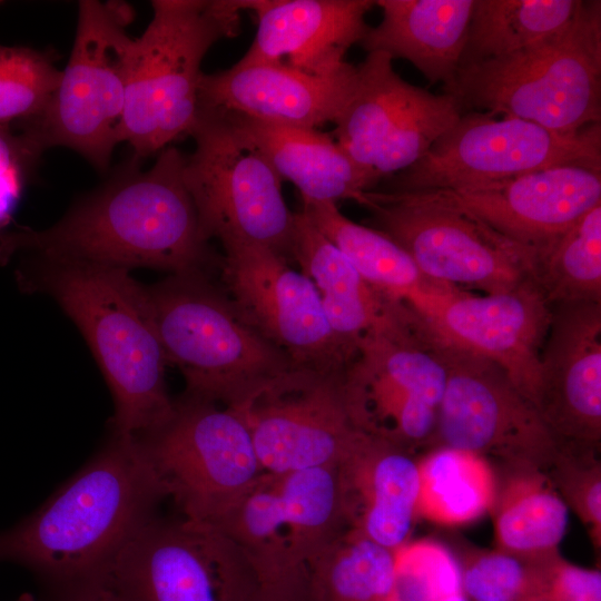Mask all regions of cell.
Wrapping results in <instances>:
<instances>
[{"instance_id":"1","label":"cell","mask_w":601,"mask_h":601,"mask_svg":"<svg viewBox=\"0 0 601 601\" xmlns=\"http://www.w3.org/2000/svg\"><path fill=\"white\" fill-rule=\"evenodd\" d=\"M185 159L177 148L166 147L142 170L132 157L49 228L0 234V257L22 249L40 259L127 270L208 273L220 257L201 236L184 179Z\"/></svg>"},{"instance_id":"2","label":"cell","mask_w":601,"mask_h":601,"mask_svg":"<svg viewBox=\"0 0 601 601\" xmlns=\"http://www.w3.org/2000/svg\"><path fill=\"white\" fill-rule=\"evenodd\" d=\"M162 499L137 437L114 434L38 510L0 532V560L58 591L91 580Z\"/></svg>"},{"instance_id":"3","label":"cell","mask_w":601,"mask_h":601,"mask_svg":"<svg viewBox=\"0 0 601 601\" xmlns=\"http://www.w3.org/2000/svg\"><path fill=\"white\" fill-rule=\"evenodd\" d=\"M20 282L50 295L80 329L114 397V434L141 436L170 418L167 361L146 286L129 270L37 258Z\"/></svg>"},{"instance_id":"4","label":"cell","mask_w":601,"mask_h":601,"mask_svg":"<svg viewBox=\"0 0 601 601\" xmlns=\"http://www.w3.org/2000/svg\"><path fill=\"white\" fill-rule=\"evenodd\" d=\"M444 93L558 134L601 122V1H580L558 33L509 56L459 68Z\"/></svg>"},{"instance_id":"5","label":"cell","mask_w":601,"mask_h":601,"mask_svg":"<svg viewBox=\"0 0 601 601\" xmlns=\"http://www.w3.org/2000/svg\"><path fill=\"white\" fill-rule=\"evenodd\" d=\"M146 290L167 364L180 371L186 395L237 408L298 367L206 272L171 274Z\"/></svg>"},{"instance_id":"6","label":"cell","mask_w":601,"mask_h":601,"mask_svg":"<svg viewBox=\"0 0 601 601\" xmlns=\"http://www.w3.org/2000/svg\"><path fill=\"white\" fill-rule=\"evenodd\" d=\"M151 7L149 24L134 40L121 132L139 160L189 134L204 57L240 29L238 0H154Z\"/></svg>"},{"instance_id":"7","label":"cell","mask_w":601,"mask_h":601,"mask_svg":"<svg viewBox=\"0 0 601 601\" xmlns=\"http://www.w3.org/2000/svg\"><path fill=\"white\" fill-rule=\"evenodd\" d=\"M134 11L122 1L81 0L75 40L61 81L45 110L16 137L28 169L52 147L72 149L106 173L121 142Z\"/></svg>"},{"instance_id":"8","label":"cell","mask_w":601,"mask_h":601,"mask_svg":"<svg viewBox=\"0 0 601 601\" xmlns=\"http://www.w3.org/2000/svg\"><path fill=\"white\" fill-rule=\"evenodd\" d=\"M188 135L195 150L185 159L184 179L204 239L260 245L289 262L295 213L260 149L221 109L198 107Z\"/></svg>"},{"instance_id":"9","label":"cell","mask_w":601,"mask_h":601,"mask_svg":"<svg viewBox=\"0 0 601 601\" xmlns=\"http://www.w3.org/2000/svg\"><path fill=\"white\" fill-rule=\"evenodd\" d=\"M93 579L122 601H250L260 584L247 554L223 531L156 513Z\"/></svg>"},{"instance_id":"10","label":"cell","mask_w":601,"mask_h":601,"mask_svg":"<svg viewBox=\"0 0 601 601\" xmlns=\"http://www.w3.org/2000/svg\"><path fill=\"white\" fill-rule=\"evenodd\" d=\"M341 384L357 431L413 454L435 447L446 368L431 334L412 309L400 324L359 342Z\"/></svg>"},{"instance_id":"11","label":"cell","mask_w":601,"mask_h":601,"mask_svg":"<svg viewBox=\"0 0 601 601\" xmlns=\"http://www.w3.org/2000/svg\"><path fill=\"white\" fill-rule=\"evenodd\" d=\"M137 440L165 499L197 522L215 525L264 473L240 413L186 394Z\"/></svg>"},{"instance_id":"12","label":"cell","mask_w":601,"mask_h":601,"mask_svg":"<svg viewBox=\"0 0 601 601\" xmlns=\"http://www.w3.org/2000/svg\"><path fill=\"white\" fill-rule=\"evenodd\" d=\"M569 164L601 167V122L558 134L519 118L466 111L418 161L374 190L470 189Z\"/></svg>"},{"instance_id":"13","label":"cell","mask_w":601,"mask_h":601,"mask_svg":"<svg viewBox=\"0 0 601 601\" xmlns=\"http://www.w3.org/2000/svg\"><path fill=\"white\" fill-rule=\"evenodd\" d=\"M370 227L398 244L430 282L483 294L533 279L535 253L474 217L408 193H365Z\"/></svg>"},{"instance_id":"14","label":"cell","mask_w":601,"mask_h":601,"mask_svg":"<svg viewBox=\"0 0 601 601\" xmlns=\"http://www.w3.org/2000/svg\"><path fill=\"white\" fill-rule=\"evenodd\" d=\"M214 526L243 549L260 582L304 573L348 529L337 465L264 472Z\"/></svg>"},{"instance_id":"15","label":"cell","mask_w":601,"mask_h":601,"mask_svg":"<svg viewBox=\"0 0 601 601\" xmlns=\"http://www.w3.org/2000/svg\"><path fill=\"white\" fill-rule=\"evenodd\" d=\"M428 333L446 368L435 447H453L501 465L543 471L558 442L535 406L497 364Z\"/></svg>"},{"instance_id":"16","label":"cell","mask_w":601,"mask_h":601,"mask_svg":"<svg viewBox=\"0 0 601 601\" xmlns=\"http://www.w3.org/2000/svg\"><path fill=\"white\" fill-rule=\"evenodd\" d=\"M385 52H367L333 138L376 186L418 161L464 114L451 95L405 81Z\"/></svg>"},{"instance_id":"17","label":"cell","mask_w":601,"mask_h":601,"mask_svg":"<svg viewBox=\"0 0 601 601\" xmlns=\"http://www.w3.org/2000/svg\"><path fill=\"white\" fill-rule=\"evenodd\" d=\"M404 304L442 341L497 364L535 404L551 306L533 279L481 295L431 283Z\"/></svg>"},{"instance_id":"18","label":"cell","mask_w":601,"mask_h":601,"mask_svg":"<svg viewBox=\"0 0 601 601\" xmlns=\"http://www.w3.org/2000/svg\"><path fill=\"white\" fill-rule=\"evenodd\" d=\"M218 268L243 317L298 367L343 373L352 356L335 337L312 280L260 245L223 247Z\"/></svg>"},{"instance_id":"19","label":"cell","mask_w":601,"mask_h":601,"mask_svg":"<svg viewBox=\"0 0 601 601\" xmlns=\"http://www.w3.org/2000/svg\"><path fill=\"white\" fill-rule=\"evenodd\" d=\"M342 374L295 367L235 408L264 472L338 464L357 431L345 406Z\"/></svg>"},{"instance_id":"20","label":"cell","mask_w":601,"mask_h":601,"mask_svg":"<svg viewBox=\"0 0 601 601\" xmlns=\"http://www.w3.org/2000/svg\"><path fill=\"white\" fill-rule=\"evenodd\" d=\"M421 199L463 211L538 254L601 204V167L569 164L497 184L412 191Z\"/></svg>"},{"instance_id":"21","label":"cell","mask_w":601,"mask_h":601,"mask_svg":"<svg viewBox=\"0 0 601 601\" xmlns=\"http://www.w3.org/2000/svg\"><path fill=\"white\" fill-rule=\"evenodd\" d=\"M558 444H601V303L551 306L534 404Z\"/></svg>"},{"instance_id":"22","label":"cell","mask_w":601,"mask_h":601,"mask_svg":"<svg viewBox=\"0 0 601 601\" xmlns=\"http://www.w3.org/2000/svg\"><path fill=\"white\" fill-rule=\"evenodd\" d=\"M257 16L255 38L236 63L275 65L314 76L344 68L346 52L363 40L373 0H238Z\"/></svg>"},{"instance_id":"23","label":"cell","mask_w":601,"mask_h":601,"mask_svg":"<svg viewBox=\"0 0 601 601\" xmlns=\"http://www.w3.org/2000/svg\"><path fill=\"white\" fill-rule=\"evenodd\" d=\"M357 68L328 76L275 65L238 66L203 73L198 107L221 109L266 122L317 129L335 124L349 101Z\"/></svg>"},{"instance_id":"24","label":"cell","mask_w":601,"mask_h":601,"mask_svg":"<svg viewBox=\"0 0 601 601\" xmlns=\"http://www.w3.org/2000/svg\"><path fill=\"white\" fill-rule=\"evenodd\" d=\"M337 471L347 528L392 550L406 543L417 519L414 454L356 431Z\"/></svg>"},{"instance_id":"25","label":"cell","mask_w":601,"mask_h":601,"mask_svg":"<svg viewBox=\"0 0 601 601\" xmlns=\"http://www.w3.org/2000/svg\"><path fill=\"white\" fill-rule=\"evenodd\" d=\"M292 259L314 284L335 337L352 356L366 335L391 328L407 315L405 304L368 284L302 210L295 213Z\"/></svg>"},{"instance_id":"26","label":"cell","mask_w":601,"mask_h":601,"mask_svg":"<svg viewBox=\"0 0 601 601\" xmlns=\"http://www.w3.org/2000/svg\"><path fill=\"white\" fill-rule=\"evenodd\" d=\"M382 20L361 41L367 52L410 61L431 82L451 85L460 68L474 0H378Z\"/></svg>"},{"instance_id":"27","label":"cell","mask_w":601,"mask_h":601,"mask_svg":"<svg viewBox=\"0 0 601 601\" xmlns=\"http://www.w3.org/2000/svg\"><path fill=\"white\" fill-rule=\"evenodd\" d=\"M260 149L280 178L295 185L303 201L353 200L365 207L376 184L358 168L332 135L277 125L227 111Z\"/></svg>"},{"instance_id":"28","label":"cell","mask_w":601,"mask_h":601,"mask_svg":"<svg viewBox=\"0 0 601 601\" xmlns=\"http://www.w3.org/2000/svg\"><path fill=\"white\" fill-rule=\"evenodd\" d=\"M490 514L495 548L523 555L559 552L569 509L544 471L532 466L501 465Z\"/></svg>"},{"instance_id":"29","label":"cell","mask_w":601,"mask_h":601,"mask_svg":"<svg viewBox=\"0 0 601 601\" xmlns=\"http://www.w3.org/2000/svg\"><path fill=\"white\" fill-rule=\"evenodd\" d=\"M417 467L416 518L439 525L459 526L491 512L496 473L485 457L437 446L417 459Z\"/></svg>"},{"instance_id":"30","label":"cell","mask_w":601,"mask_h":601,"mask_svg":"<svg viewBox=\"0 0 601 601\" xmlns=\"http://www.w3.org/2000/svg\"><path fill=\"white\" fill-rule=\"evenodd\" d=\"M302 211L365 280L390 299L404 304L432 283L398 244L375 228L351 220L336 204L303 201Z\"/></svg>"},{"instance_id":"31","label":"cell","mask_w":601,"mask_h":601,"mask_svg":"<svg viewBox=\"0 0 601 601\" xmlns=\"http://www.w3.org/2000/svg\"><path fill=\"white\" fill-rule=\"evenodd\" d=\"M395 550L346 529L306 566L311 601H391Z\"/></svg>"},{"instance_id":"32","label":"cell","mask_w":601,"mask_h":601,"mask_svg":"<svg viewBox=\"0 0 601 601\" xmlns=\"http://www.w3.org/2000/svg\"><path fill=\"white\" fill-rule=\"evenodd\" d=\"M581 0H474L460 68L509 56L564 29Z\"/></svg>"},{"instance_id":"33","label":"cell","mask_w":601,"mask_h":601,"mask_svg":"<svg viewBox=\"0 0 601 601\" xmlns=\"http://www.w3.org/2000/svg\"><path fill=\"white\" fill-rule=\"evenodd\" d=\"M533 280L550 306L601 303V204L538 254Z\"/></svg>"},{"instance_id":"34","label":"cell","mask_w":601,"mask_h":601,"mask_svg":"<svg viewBox=\"0 0 601 601\" xmlns=\"http://www.w3.org/2000/svg\"><path fill=\"white\" fill-rule=\"evenodd\" d=\"M61 77L50 51L0 45V139L12 152L16 137L45 110Z\"/></svg>"},{"instance_id":"35","label":"cell","mask_w":601,"mask_h":601,"mask_svg":"<svg viewBox=\"0 0 601 601\" xmlns=\"http://www.w3.org/2000/svg\"><path fill=\"white\" fill-rule=\"evenodd\" d=\"M560 552L523 555L495 548L459 556L462 592L467 601H528L545 595Z\"/></svg>"},{"instance_id":"36","label":"cell","mask_w":601,"mask_h":601,"mask_svg":"<svg viewBox=\"0 0 601 601\" xmlns=\"http://www.w3.org/2000/svg\"><path fill=\"white\" fill-rule=\"evenodd\" d=\"M460 593L459 560L443 543L422 539L395 550L392 601H446Z\"/></svg>"},{"instance_id":"37","label":"cell","mask_w":601,"mask_h":601,"mask_svg":"<svg viewBox=\"0 0 601 601\" xmlns=\"http://www.w3.org/2000/svg\"><path fill=\"white\" fill-rule=\"evenodd\" d=\"M600 447L558 444L543 470L554 489L588 528L594 548L601 542V461Z\"/></svg>"},{"instance_id":"38","label":"cell","mask_w":601,"mask_h":601,"mask_svg":"<svg viewBox=\"0 0 601 601\" xmlns=\"http://www.w3.org/2000/svg\"><path fill=\"white\" fill-rule=\"evenodd\" d=\"M544 598L549 601H601V572L560 556L552 566Z\"/></svg>"},{"instance_id":"39","label":"cell","mask_w":601,"mask_h":601,"mask_svg":"<svg viewBox=\"0 0 601 601\" xmlns=\"http://www.w3.org/2000/svg\"><path fill=\"white\" fill-rule=\"evenodd\" d=\"M250 601H311L305 585V572L260 582Z\"/></svg>"},{"instance_id":"40","label":"cell","mask_w":601,"mask_h":601,"mask_svg":"<svg viewBox=\"0 0 601 601\" xmlns=\"http://www.w3.org/2000/svg\"><path fill=\"white\" fill-rule=\"evenodd\" d=\"M58 601H122L109 587L92 579L59 591Z\"/></svg>"},{"instance_id":"41","label":"cell","mask_w":601,"mask_h":601,"mask_svg":"<svg viewBox=\"0 0 601 601\" xmlns=\"http://www.w3.org/2000/svg\"><path fill=\"white\" fill-rule=\"evenodd\" d=\"M16 601H37L31 593H22Z\"/></svg>"},{"instance_id":"42","label":"cell","mask_w":601,"mask_h":601,"mask_svg":"<svg viewBox=\"0 0 601 601\" xmlns=\"http://www.w3.org/2000/svg\"><path fill=\"white\" fill-rule=\"evenodd\" d=\"M446 601H467V599L465 598V595L463 593H460V594H456V595L447 599Z\"/></svg>"},{"instance_id":"43","label":"cell","mask_w":601,"mask_h":601,"mask_svg":"<svg viewBox=\"0 0 601 601\" xmlns=\"http://www.w3.org/2000/svg\"><path fill=\"white\" fill-rule=\"evenodd\" d=\"M528 601H549V600L546 598L542 597V598H535V599L528 600Z\"/></svg>"}]
</instances>
